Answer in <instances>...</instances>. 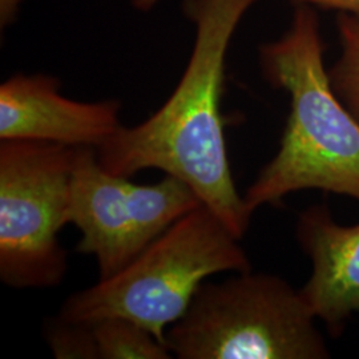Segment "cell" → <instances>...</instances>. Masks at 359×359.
<instances>
[{"label":"cell","mask_w":359,"mask_h":359,"mask_svg":"<svg viewBox=\"0 0 359 359\" xmlns=\"http://www.w3.org/2000/svg\"><path fill=\"white\" fill-rule=\"evenodd\" d=\"M256 1L184 0L196 40L176 90L144 123L121 127L96 148L100 165L111 173L132 177L154 168L184 181L238 240L253 213L231 175L221 97L231 36Z\"/></svg>","instance_id":"6da1fadb"},{"label":"cell","mask_w":359,"mask_h":359,"mask_svg":"<svg viewBox=\"0 0 359 359\" xmlns=\"http://www.w3.org/2000/svg\"><path fill=\"white\" fill-rule=\"evenodd\" d=\"M261 62L270 83L289 92L292 108L280 149L245 192L249 212L302 189L359 201V121L325 71L314 13L299 8L289 32L262 48Z\"/></svg>","instance_id":"7a4b0ae2"},{"label":"cell","mask_w":359,"mask_h":359,"mask_svg":"<svg viewBox=\"0 0 359 359\" xmlns=\"http://www.w3.org/2000/svg\"><path fill=\"white\" fill-rule=\"evenodd\" d=\"M238 241L209 208L200 205L169 226L124 269L69 295L57 317L76 323L127 318L165 345L168 329L187 313L210 276L252 270Z\"/></svg>","instance_id":"3957f363"},{"label":"cell","mask_w":359,"mask_h":359,"mask_svg":"<svg viewBox=\"0 0 359 359\" xmlns=\"http://www.w3.org/2000/svg\"><path fill=\"white\" fill-rule=\"evenodd\" d=\"M316 317L299 290L265 273L203 283L165 334L179 359H325Z\"/></svg>","instance_id":"277c9868"},{"label":"cell","mask_w":359,"mask_h":359,"mask_svg":"<svg viewBox=\"0 0 359 359\" xmlns=\"http://www.w3.org/2000/svg\"><path fill=\"white\" fill-rule=\"evenodd\" d=\"M77 148L0 140V280L15 290L60 285L68 262L59 233L69 224Z\"/></svg>","instance_id":"5b68a950"},{"label":"cell","mask_w":359,"mask_h":359,"mask_svg":"<svg viewBox=\"0 0 359 359\" xmlns=\"http://www.w3.org/2000/svg\"><path fill=\"white\" fill-rule=\"evenodd\" d=\"M204 205L184 181L165 175L136 184L104 169L96 148L79 147L71 182L69 224L81 233L76 250L95 257L99 280L124 269L196 208Z\"/></svg>","instance_id":"8992f818"},{"label":"cell","mask_w":359,"mask_h":359,"mask_svg":"<svg viewBox=\"0 0 359 359\" xmlns=\"http://www.w3.org/2000/svg\"><path fill=\"white\" fill-rule=\"evenodd\" d=\"M115 100L81 103L44 75H13L0 86V140H36L97 148L123 126Z\"/></svg>","instance_id":"52a82bcc"},{"label":"cell","mask_w":359,"mask_h":359,"mask_svg":"<svg viewBox=\"0 0 359 359\" xmlns=\"http://www.w3.org/2000/svg\"><path fill=\"white\" fill-rule=\"evenodd\" d=\"M295 234L313 265L301 295L316 318L339 333L359 313V224H337L326 206L313 205L301 213Z\"/></svg>","instance_id":"ba28073f"},{"label":"cell","mask_w":359,"mask_h":359,"mask_svg":"<svg viewBox=\"0 0 359 359\" xmlns=\"http://www.w3.org/2000/svg\"><path fill=\"white\" fill-rule=\"evenodd\" d=\"M100 359H169L173 355L161 341L137 322L111 317L90 323Z\"/></svg>","instance_id":"9c48e42d"},{"label":"cell","mask_w":359,"mask_h":359,"mask_svg":"<svg viewBox=\"0 0 359 359\" xmlns=\"http://www.w3.org/2000/svg\"><path fill=\"white\" fill-rule=\"evenodd\" d=\"M339 31L344 52L329 79L337 96L359 121V18L342 15Z\"/></svg>","instance_id":"30bf717a"},{"label":"cell","mask_w":359,"mask_h":359,"mask_svg":"<svg viewBox=\"0 0 359 359\" xmlns=\"http://www.w3.org/2000/svg\"><path fill=\"white\" fill-rule=\"evenodd\" d=\"M46 341L56 359H100L90 323L55 320L46 325Z\"/></svg>","instance_id":"8fae6325"},{"label":"cell","mask_w":359,"mask_h":359,"mask_svg":"<svg viewBox=\"0 0 359 359\" xmlns=\"http://www.w3.org/2000/svg\"><path fill=\"white\" fill-rule=\"evenodd\" d=\"M325 7H333L342 11L359 13V0H305Z\"/></svg>","instance_id":"7c38bea8"},{"label":"cell","mask_w":359,"mask_h":359,"mask_svg":"<svg viewBox=\"0 0 359 359\" xmlns=\"http://www.w3.org/2000/svg\"><path fill=\"white\" fill-rule=\"evenodd\" d=\"M19 1L20 0H1V23H3V26L10 22L13 11H15V7Z\"/></svg>","instance_id":"4fadbf2b"},{"label":"cell","mask_w":359,"mask_h":359,"mask_svg":"<svg viewBox=\"0 0 359 359\" xmlns=\"http://www.w3.org/2000/svg\"><path fill=\"white\" fill-rule=\"evenodd\" d=\"M157 1H158V0H135L133 3H135V6H136L139 10L147 11V10H151Z\"/></svg>","instance_id":"5bb4252c"}]
</instances>
